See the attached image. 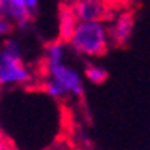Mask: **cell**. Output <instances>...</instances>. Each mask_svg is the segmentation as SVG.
Listing matches in <instances>:
<instances>
[{"label":"cell","instance_id":"obj_3","mask_svg":"<svg viewBox=\"0 0 150 150\" xmlns=\"http://www.w3.org/2000/svg\"><path fill=\"white\" fill-rule=\"evenodd\" d=\"M66 45L76 54L84 58L104 56L110 46L107 22H99V20L76 22Z\"/></svg>","mask_w":150,"mask_h":150},{"label":"cell","instance_id":"obj_12","mask_svg":"<svg viewBox=\"0 0 150 150\" xmlns=\"http://www.w3.org/2000/svg\"><path fill=\"white\" fill-rule=\"evenodd\" d=\"M0 15H2V7H0Z\"/></svg>","mask_w":150,"mask_h":150},{"label":"cell","instance_id":"obj_6","mask_svg":"<svg viewBox=\"0 0 150 150\" xmlns=\"http://www.w3.org/2000/svg\"><path fill=\"white\" fill-rule=\"evenodd\" d=\"M76 22L78 20H76L74 13H73L71 4L61 2V7H59V36H58V40L66 43L71 35V31H73V28L76 25Z\"/></svg>","mask_w":150,"mask_h":150},{"label":"cell","instance_id":"obj_5","mask_svg":"<svg viewBox=\"0 0 150 150\" xmlns=\"http://www.w3.org/2000/svg\"><path fill=\"white\" fill-rule=\"evenodd\" d=\"M71 8L78 22H84V20L107 22L115 12V8L109 4V0H74L71 4Z\"/></svg>","mask_w":150,"mask_h":150},{"label":"cell","instance_id":"obj_10","mask_svg":"<svg viewBox=\"0 0 150 150\" xmlns=\"http://www.w3.org/2000/svg\"><path fill=\"white\" fill-rule=\"evenodd\" d=\"M25 2H27V7L30 8V12L33 13L36 10V7H38V0H25Z\"/></svg>","mask_w":150,"mask_h":150},{"label":"cell","instance_id":"obj_2","mask_svg":"<svg viewBox=\"0 0 150 150\" xmlns=\"http://www.w3.org/2000/svg\"><path fill=\"white\" fill-rule=\"evenodd\" d=\"M38 71L25 61L23 48L13 38L0 45V91L25 89L35 86Z\"/></svg>","mask_w":150,"mask_h":150},{"label":"cell","instance_id":"obj_11","mask_svg":"<svg viewBox=\"0 0 150 150\" xmlns=\"http://www.w3.org/2000/svg\"><path fill=\"white\" fill-rule=\"evenodd\" d=\"M63 2H66V4H73L74 0H63Z\"/></svg>","mask_w":150,"mask_h":150},{"label":"cell","instance_id":"obj_8","mask_svg":"<svg viewBox=\"0 0 150 150\" xmlns=\"http://www.w3.org/2000/svg\"><path fill=\"white\" fill-rule=\"evenodd\" d=\"M13 28L15 25L10 18H7L5 15H0V35H10Z\"/></svg>","mask_w":150,"mask_h":150},{"label":"cell","instance_id":"obj_9","mask_svg":"<svg viewBox=\"0 0 150 150\" xmlns=\"http://www.w3.org/2000/svg\"><path fill=\"white\" fill-rule=\"evenodd\" d=\"M0 150H13V149H12L10 140L7 139V135H5L2 130H0Z\"/></svg>","mask_w":150,"mask_h":150},{"label":"cell","instance_id":"obj_7","mask_svg":"<svg viewBox=\"0 0 150 150\" xmlns=\"http://www.w3.org/2000/svg\"><path fill=\"white\" fill-rule=\"evenodd\" d=\"M107 69L101 64H97V63H86L84 64V69H83V79H88L91 84H99L106 83L107 81Z\"/></svg>","mask_w":150,"mask_h":150},{"label":"cell","instance_id":"obj_4","mask_svg":"<svg viewBox=\"0 0 150 150\" xmlns=\"http://www.w3.org/2000/svg\"><path fill=\"white\" fill-rule=\"evenodd\" d=\"M107 23V31H109V41L110 46H124L130 40L134 31V23H135V13L132 8L124 7L112 13Z\"/></svg>","mask_w":150,"mask_h":150},{"label":"cell","instance_id":"obj_1","mask_svg":"<svg viewBox=\"0 0 150 150\" xmlns=\"http://www.w3.org/2000/svg\"><path fill=\"white\" fill-rule=\"evenodd\" d=\"M36 86L43 94L53 101L83 99L84 97V79L79 71L68 64L66 59L58 61H41L38 71Z\"/></svg>","mask_w":150,"mask_h":150}]
</instances>
